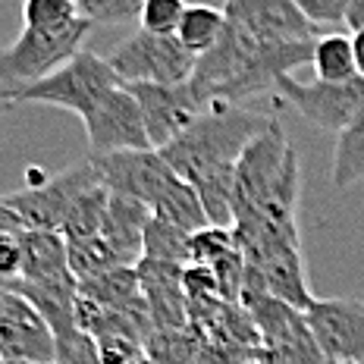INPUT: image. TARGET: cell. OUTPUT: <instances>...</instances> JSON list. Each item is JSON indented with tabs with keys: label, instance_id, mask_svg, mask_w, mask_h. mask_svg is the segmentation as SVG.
Returning a JSON list of instances; mask_svg holds the SVG:
<instances>
[{
	"label": "cell",
	"instance_id": "74e56055",
	"mask_svg": "<svg viewBox=\"0 0 364 364\" xmlns=\"http://www.w3.org/2000/svg\"><path fill=\"white\" fill-rule=\"evenodd\" d=\"M0 364H32V361H4L0 358Z\"/></svg>",
	"mask_w": 364,
	"mask_h": 364
},
{
	"label": "cell",
	"instance_id": "4fadbf2b",
	"mask_svg": "<svg viewBox=\"0 0 364 364\" xmlns=\"http://www.w3.org/2000/svg\"><path fill=\"white\" fill-rule=\"evenodd\" d=\"M91 154H117V151H145L151 148L148 129L135 95L126 85L113 88L85 119Z\"/></svg>",
	"mask_w": 364,
	"mask_h": 364
},
{
	"label": "cell",
	"instance_id": "7c38bea8",
	"mask_svg": "<svg viewBox=\"0 0 364 364\" xmlns=\"http://www.w3.org/2000/svg\"><path fill=\"white\" fill-rule=\"evenodd\" d=\"M0 358L57 364V336L28 299L0 286Z\"/></svg>",
	"mask_w": 364,
	"mask_h": 364
},
{
	"label": "cell",
	"instance_id": "83f0119b",
	"mask_svg": "<svg viewBox=\"0 0 364 364\" xmlns=\"http://www.w3.org/2000/svg\"><path fill=\"white\" fill-rule=\"evenodd\" d=\"M79 6L73 0H22V26L41 32H63L79 22Z\"/></svg>",
	"mask_w": 364,
	"mask_h": 364
},
{
	"label": "cell",
	"instance_id": "9c48e42d",
	"mask_svg": "<svg viewBox=\"0 0 364 364\" xmlns=\"http://www.w3.org/2000/svg\"><path fill=\"white\" fill-rule=\"evenodd\" d=\"M126 88L139 101L151 148L157 151L166 148L170 141H176L214 104L204 97V91L192 79L179 82V85H151V82H141V85H126Z\"/></svg>",
	"mask_w": 364,
	"mask_h": 364
},
{
	"label": "cell",
	"instance_id": "d590c367",
	"mask_svg": "<svg viewBox=\"0 0 364 364\" xmlns=\"http://www.w3.org/2000/svg\"><path fill=\"white\" fill-rule=\"evenodd\" d=\"M352 50H355V70H358V79H364V28L361 32H352Z\"/></svg>",
	"mask_w": 364,
	"mask_h": 364
},
{
	"label": "cell",
	"instance_id": "ffe728a7",
	"mask_svg": "<svg viewBox=\"0 0 364 364\" xmlns=\"http://www.w3.org/2000/svg\"><path fill=\"white\" fill-rule=\"evenodd\" d=\"M151 214H154L157 220H164V223L176 226V230L186 232V236H195V232H201L204 226H210L198 188H195L192 182H186L182 176L173 182L170 188H166L164 198L154 204V210H151Z\"/></svg>",
	"mask_w": 364,
	"mask_h": 364
},
{
	"label": "cell",
	"instance_id": "ab89813d",
	"mask_svg": "<svg viewBox=\"0 0 364 364\" xmlns=\"http://www.w3.org/2000/svg\"><path fill=\"white\" fill-rule=\"evenodd\" d=\"M73 4H75V0H73Z\"/></svg>",
	"mask_w": 364,
	"mask_h": 364
},
{
	"label": "cell",
	"instance_id": "e575fe53",
	"mask_svg": "<svg viewBox=\"0 0 364 364\" xmlns=\"http://www.w3.org/2000/svg\"><path fill=\"white\" fill-rule=\"evenodd\" d=\"M346 26L352 28V32H361V28H364V0H352L348 16H346Z\"/></svg>",
	"mask_w": 364,
	"mask_h": 364
},
{
	"label": "cell",
	"instance_id": "8992f818",
	"mask_svg": "<svg viewBox=\"0 0 364 364\" xmlns=\"http://www.w3.org/2000/svg\"><path fill=\"white\" fill-rule=\"evenodd\" d=\"M239 305L252 314L261 333V348L270 355L273 364H327L301 308L264 289H245Z\"/></svg>",
	"mask_w": 364,
	"mask_h": 364
},
{
	"label": "cell",
	"instance_id": "5b68a950",
	"mask_svg": "<svg viewBox=\"0 0 364 364\" xmlns=\"http://www.w3.org/2000/svg\"><path fill=\"white\" fill-rule=\"evenodd\" d=\"M91 28L95 26L88 19H79L63 32H41V28L22 26L16 41L0 50V88H4L6 101L13 91L48 79L50 73L70 63L79 50H85V38Z\"/></svg>",
	"mask_w": 364,
	"mask_h": 364
},
{
	"label": "cell",
	"instance_id": "3957f363",
	"mask_svg": "<svg viewBox=\"0 0 364 364\" xmlns=\"http://www.w3.org/2000/svg\"><path fill=\"white\" fill-rule=\"evenodd\" d=\"M95 186H101V176H97V166L88 154L60 173L28 170L26 186L4 195V204L16 210L19 220L26 223V230L60 232L66 217H70V210L75 208V201Z\"/></svg>",
	"mask_w": 364,
	"mask_h": 364
},
{
	"label": "cell",
	"instance_id": "9a60e30c",
	"mask_svg": "<svg viewBox=\"0 0 364 364\" xmlns=\"http://www.w3.org/2000/svg\"><path fill=\"white\" fill-rule=\"evenodd\" d=\"M226 22L239 26L257 41L286 44V41H317L321 28L311 26L292 0H226Z\"/></svg>",
	"mask_w": 364,
	"mask_h": 364
},
{
	"label": "cell",
	"instance_id": "2e32d148",
	"mask_svg": "<svg viewBox=\"0 0 364 364\" xmlns=\"http://www.w3.org/2000/svg\"><path fill=\"white\" fill-rule=\"evenodd\" d=\"M182 270L186 267H179V264L154 261V257H141L135 264L154 330L188 327V299H186V289H182Z\"/></svg>",
	"mask_w": 364,
	"mask_h": 364
},
{
	"label": "cell",
	"instance_id": "603a6c76",
	"mask_svg": "<svg viewBox=\"0 0 364 364\" xmlns=\"http://www.w3.org/2000/svg\"><path fill=\"white\" fill-rule=\"evenodd\" d=\"M208 339L192 327L186 330H154L145 339V358L154 364H198Z\"/></svg>",
	"mask_w": 364,
	"mask_h": 364
},
{
	"label": "cell",
	"instance_id": "836d02e7",
	"mask_svg": "<svg viewBox=\"0 0 364 364\" xmlns=\"http://www.w3.org/2000/svg\"><path fill=\"white\" fill-rule=\"evenodd\" d=\"M0 232H26V223L19 220V214L13 208H6L0 198Z\"/></svg>",
	"mask_w": 364,
	"mask_h": 364
},
{
	"label": "cell",
	"instance_id": "1f68e13d",
	"mask_svg": "<svg viewBox=\"0 0 364 364\" xmlns=\"http://www.w3.org/2000/svg\"><path fill=\"white\" fill-rule=\"evenodd\" d=\"M292 4L299 6L301 16H305L311 26L327 28V26H339V22H346L352 0H292Z\"/></svg>",
	"mask_w": 364,
	"mask_h": 364
},
{
	"label": "cell",
	"instance_id": "4316f807",
	"mask_svg": "<svg viewBox=\"0 0 364 364\" xmlns=\"http://www.w3.org/2000/svg\"><path fill=\"white\" fill-rule=\"evenodd\" d=\"M145 257L188 267V264H192V236L179 232L176 226L164 223V220L151 217L148 230H145Z\"/></svg>",
	"mask_w": 364,
	"mask_h": 364
},
{
	"label": "cell",
	"instance_id": "5bb4252c",
	"mask_svg": "<svg viewBox=\"0 0 364 364\" xmlns=\"http://www.w3.org/2000/svg\"><path fill=\"white\" fill-rule=\"evenodd\" d=\"M308 323L327 364L364 361V301L361 299H314Z\"/></svg>",
	"mask_w": 364,
	"mask_h": 364
},
{
	"label": "cell",
	"instance_id": "4dcf8cb0",
	"mask_svg": "<svg viewBox=\"0 0 364 364\" xmlns=\"http://www.w3.org/2000/svg\"><path fill=\"white\" fill-rule=\"evenodd\" d=\"M236 248V236L226 226H204L201 232L192 236V264H201V267H210L220 257H226Z\"/></svg>",
	"mask_w": 364,
	"mask_h": 364
},
{
	"label": "cell",
	"instance_id": "d4e9b609",
	"mask_svg": "<svg viewBox=\"0 0 364 364\" xmlns=\"http://www.w3.org/2000/svg\"><path fill=\"white\" fill-rule=\"evenodd\" d=\"M66 245H70L73 277L79 279V283L82 279L101 277V273H110L117 267H135V264H129L104 236H95V239H85V242H66Z\"/></svg>",
	"mask_w": 364,
	"mask_h": 364
},
{
	"label": "cell",
	"instance_id": "f1b7e54d",
	"mask_svg": "<svg viewBox=\"0 0 364 364\" xmlns=\"http://www.w3.org/2000/svg\"><path fill=\"white\" fill-rule=\"evenodd\" d=\"M75 6L91 26H126L141 16L145 0H75Z\"/></svg>",
	"mask_w": 364,
	"mask_h": 364
},
{
	"label": "cell",
	"instance_id": "277c9868",
	"mask_svg": "<svg viewBox=\"0 0 364 364\" xmlns=\"http://www.w3.org/2000/svg\"><path fill=\"white\" fill-rule=\"evenodd\" d=\"M119 75L113 73L110 60L95 50H79L70 63L50 73L48 79L26 85L10 95V104H41V107H60L85 119L113 88H119Z\"/></svg>",
	"mask_w": 364,
	"mask_h": 364
},
{
	"label": "cell",
	"instance_id": "44dd1931",
	"mask_svg": "<svg viewBox=\"0 0 364 364\" xmlns=\"http://www.w3.org/2000/svg\"><path fill=\"white\" fill-rule=\"evenodd\" d=\"M226 28V16H223V6H208V4H188L186 16H182L176 38L186 50H192L195 57L208 54L210 48L220 41Z\"/></svg>",
	"mask_w": 364,
	"mask_h": 364
},
{
	"label": "cell",
	"instance_id": "ac0fdd59",
	"mask_svg": "<svg viewBox=\"0 0 364 364\" xmlns=\"http://www.w3.org/2000/svg\"><path fill=\"white\" fill-rule=\"evenodd\" d=\"M151 217L154 214H151L148 204L110 192V204H107V214H104L101 236L107 239L129 264H139L141 257H145V230H148Z\"/></svg>",
	"mask_w": 364,
	"mask_h": 364
},
{
	"label": "cell",
	"instance_id": "e0dca14e",
	"mask_svg": "<svg viewBox=\"0 0 364 364\" xmlns=\"http://www.w3.org/2000/svg\"><path fill=\"white\" fill-rule=\"evenodd\" d=\"M22 242V273L19 279L38 286H70L79 283L70 267V245L63 232L54 230H26L19 232Z\"/></svg>",
	"mask_w": 364,
	"mask_h": 364
},
{
	"label": "cell",
	"instance_id": "7402d4cb",
	"mask_svg": "<svg viewBox=\"0 0 364 364\" xmlns=\"http://www.w3.org/2000/svg\"><path fill=\"white\" fill-rule=\"evenodd\" d=\"M364 179V104L355 119L336 135L333 151V186L348 188Z\"/></svg>",
	"mask_w": 364,
	"mask_h": 364
},
{
	"label": "cell",
	"instance_id": "484cf974",
	"mask_svg": "<svg viewBox=\"0 0 364 364\" xmlns=\"http://www.w3.org/2000/svg\"><path fill=\"white\" fill-rule=\"evenodd\" d=\"M107 204H110V188L107 186H95L75 201V208L70 210L63 223V239L66 242H85L101 236V226H104V214H107Z\"/></svg>",
	"mask_w": 364,
	"mask_h": 364
},
{
	"label": "cell",
	"instance_id": "d6986e66",
	"mask_svg": "<svg viewBox=\"0 0 364 364\" xmlns=\"http://www.w3.org/2000/svg\"><path fill=\"white\" fill-rule=\"evenodd\" d=\"M79 295L110 311H148V301L141 295V283H139L135 267H117L95 279H82Z\"/></svg>",
	"mask_w": 364,
	"mask_h": 364
},
{
	"label": "cell",
	"instance_id": "8d00e7d4",
	"mask_svg": "<svg viewBox=\"0 0 364 364\" xmlns=\"http://www.w3.org/2000/svg\"><path fill=\"white\" fill-rule=\"evenodd\" d=\"M10 107H13V104H10V101H6L4 88H0V117H4V113H6V110H10Z\"/></svg>",
	"mask_w": 364,
	"mask_h": 364
},
{
	"label": "cell",
	"instance_id": "ba28073f",
	"mask_svg": "<svg viewBox=\"0 0 364 364\" xmlns=\"http://www.w3.org/2000/svg\"><path fill=\"white\" fill-rule=\"evenodd\" d=\"M295 161L299 154L292 141L286 139L279 119H273L257 139H252V145L242 151L236 164V220L267 198L270 188L286 176Z\"/></svg>",
	"mask_w": 364,
	"mask_h": 364
},
{
	"label": "cell",
	"instance_id": "cb8c5ba5",
	"mask_svg": "<svg viewBox=\"0 0 364 364\" xmlns=\"http://www.w3.org/2000/svg\"><path fill=\"white\" fill-rule=\"evenodd\" d=\"M317 79L321 82H352L358 79L355 70V50H352V35H321L314 41V57H311Z\"/></svg>",
	"mask_w": 364,
	"mask_h": 364
},
{
	"label": "cell",
	"instance_id": "d6a6232c",
	"mask_svg": "<svg viewBox=\"0 0 364 364\" xmlns=\"http://www.w3.org/2000/svg\"><path fill=\"white\" fill-rule=\"evenodd\" d=\"M22 273V242L19 232H0V286H10Z\"/></svg>",
	"mask_w": 364,
	"mask_h": 364
},
{
	"label": "cell",
	"instance_id": "7a4b0ae2",
	"mask_svg": "<svg viewBox=\"0 0 364 364\" xmlns=\"http://www.w3.org/2000/svg\"><path fill=\"white\" fill-rule=\"evenodd\" d=\"M277 117L245 110L239 104L214 101L176 141L161 148L164 161L186 182L198 186L201 179L236 170L242 151L264 132Z\"/></svg>",
	"mask_w": 364,
	"mask_h": 364
},
{
	"label": "cell",
	"instance_id": "30bf717a",
	"mask_svg": "<svg viewBox=\"0 0 364 364\" xmlns=\"http://www.w3.org/2000/svg\"><path fill=\"white\" fill-rule=\"evenodd\" d=\"M277 95L289 107H295L311 126L323 132H343L355 119V113L364 104V79L352 82H299L292 75H283L277 82Z\"/></svg>",
	"mask_w": 364,
	"mask_h": 364
},
{
	"label": "cell",
	"instance_id": "8fae6325",
	"mask_svg": "<svg viewBox=\"0 0 364 364\" xmlns=\"http://www.w3.org/2000/svg\"><path fill=\"white\" fill-rule=\"evenodd\" d=\"M91 161L97 166L101 186H107L110 192H117V195H126V198L148 204L151 210H154V204L164 198L166 188L179 179L157 148L117 151V154H91Z\"/></svg>",
	"mask_w": 364,
	"mask_h": 364
},
{
	"label": "cell",
	"instance_id": "f546056e",
	"mask_svg": "<svg viewBox=\"0 0 364 364\" xmlns=\"http://www.w3.org/2000/svg\"><path fill=\"white\" fill-rule=\"evenodd\" d=\"M186 10H188L186 0H145L139 26L154 35H176Z\"/></svg>",
	"mask_w": 364,
	"mask_h": 364
},
{
	"label": "cell",
	"instance_id": "52a82bcc",
	"mask_svg": "<svg viewBox=\"0 0 364 364\" xmlns=\"http://www.w3.org/2000/svg\"><path fill=\"white\" fill-rule=\"evenodd\" d=\"M107 60L123 85H179L192 79L198 63V57L182 48L176 35H154L145 28L119 41Z\"/></svg>",
	"mask_w": 364,
	"mask_h": 364
},
{
	"label": "cell",
	"instance_id": "6da1fadb",
	"mask_svg": "<svg viewBox=\"0 0 364 364\" xmlns=\"http://www.w3.org/2000/svg\"><path fill=\"white\" fill-rule=\"evenodd\" d=\"M311 57H314V41L270 44L226 22L220 41L198 57L192 82L204 91L208 101L239 104L252 95L277 88L283 75H292V70L311 63Z\"/></svg>",
	"mask_w": 364,
	"mask_h": 364
},
{
	"label": "cell",
	"instance_id": "f35d334b",
	"mask_svg": "<svg viewBox=\"0 0 364 364\" xmlns=\"http://www.w3.org/2000/svg\"><path fill=\"white\" fill-rule=\"evenodd\" d=\"M333 364H364V361H333Z\"/></svg>",
	"mask_w": 364,
	"mask_h": 364
}]
</instances>
